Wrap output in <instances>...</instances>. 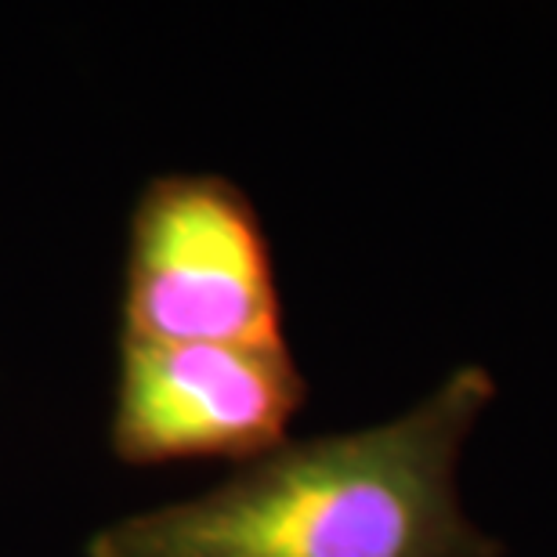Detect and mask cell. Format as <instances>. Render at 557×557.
I'll return each instance as SVG.
<instances>
[{
	"mask_svg": "<svg viewBox=\"0 0 557 557\" xmlns=\"http://www.w3.org/2000/svg\"><path fill=\"white\" fill-rule=\"evenodd\" d=\"M493 398V376L460 366L403 417L283 442L203 496L113 521L87 557H504L456 488Z\"/></svg>",
	"mask_w": 557,
	"mask_h": 557,
	"instance_id": "6da1fadb",
	"label": "cell"
},
{
	"mask_svg": "<svg viewBox=\"0 0 557 557\" xmlns=\"http://www.w3.org/2000/svg\"><path fill=\"white\" fill-rule=\"evenodd\" d=\"M124 337L283 344L269 236L247 193L221 174H160L127 232Z\"/></svg>",
	"mask_w": 557,
	"mask_h": 557,
	"instance_id": "7a4b0ae2",
	"label": "cell"
},
{
	"mask_svg": "<svg viewBox=\"0 0 557 557\" xmlns=\"http://www.w3.org/2000/svg\"><path fill=\"white\" fill-rule=\"evenodd\" d=\"M308 384L283 344L120 337L109 445L124 463L258 460L283 445Z\"/></svg>",
	"mask_w": 557,
	"mask_h": 557,
	"instance_id": "3957f363",
	"label": "cell"
}]
</instances>
